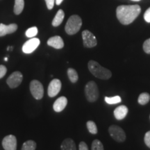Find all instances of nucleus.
Instances as JSON below:
<instances>
[{"instance_id":"nucleus-29","label":"nucleus","mask_w":150,"mask_h":150,"mask_svg":"<svg viewBox=\"0 0 150 150\" xmlns=\"http://www.w3.org/2000/svg\"><path fill=\"white\" fill-rule=\"evenodd\" d=\"M47 6L49 10H52L53 8L54 3H55V0H45Z\"/></svg>"},{"instance_id":"nucleus-9","label":"nucleus","mask_w":150,"mask_h":150,"mask_svg":"<svg viewBox=\"0 0 150 150\" xmlns=\"http://www.w3.org/2000/svg\"><path fill=\"white\" fill-rule=\"evenodd\" d=\"M40 41L36 38H32L27 40L22 46V52L25 54H31L35 51L40 45Z\"/></svg>"},{"instance_id":"nucleus-26","label":"nucleus","mask_w":150,"mask_h":150,"mask_svg":"<svg viewBox=\"0 0 150 150\" xmlns=\"http://www.w3.org/2000/svg\"><path fill=\"white\" fill-rule=\"evenodd\" d=\"M143 50L146 54H150V38H148L143 43Z\"/></svg>"},{"instance_id":"nucleus-31","label":"nucleus","mask_w":150,"mask_h":150,"mask_svg":"<svg viewBox=\"0 0 150 150\" xmlns=\"http://www.w3.org/2000/svg\"><path fill=\"white\" fill-rule=\"evenodd\" d=\"M79 150H88L87 144L85 142H81L79 145Z\"/></svg>"},{"instance_id":"nucleus-7","label":"nucleus","mask_w":150,"mask_h":150,"mask_svg":"<svg viewBox=\"0 0 150 150\" xmlns=\"http://www.w3.org/2000/svg\"><path fill=\"white\" fill-rule=\"evenodd\" d=\"M82 38L85 47L92 48L97 45V41L96 37L88 30H85L82 32Z\"/></svg>"},{"instance_id":"nucleus-5","label":"nucleus","mask_w":150,"mask_h":150,"mask_svg":"<svg viewBox=\"0 0 150 150\" xmlns=\"http://www.w3.org/2000/svg\"><path fill=\"white\" fill-rule=\"evenodd\" d=\"M108 132L112 139L118 142H122L126 140V134L120 127L111 125L108 128Z\"/></svg>"},{"instance_id":"nucleus-14","label":"nucleus","mask_w":150,"mask_h":150,"mask_svg":"<svg viewBox=\"0 0 150 150\" xmlns=\"http://www.w3.org/2000/svg\"><path fill=\"white\" fill-rule=\"evenodd\" d=\"M67 104V99L65 97H61L54 102L53 108L56 112H59L65 109Z\"/></svg>"},{"instance_id":"nucleus-24","label":"nucleus","mask_w":150,"mask_h":150,"mask_svg":"<svg viewBox=\"0 0 150 150\" xmlns=\"http://www.w3.org/2000/svg\"><path fill=\"white\" fill-rule=\"evenodd\" d=\"M38 28L36 27H33L28 29L27 31H26L25 34L27 37L29 38H34L38 34Z\"/></svg>"},{"instance_id":"nucleus-34","label":"nucleus","mask_w":150,"mask_h":150,"mask_svg":"<svg viewBox=\"0 0 150 150\" xmlns=\"http://www.w3.org/2000/svg\"><path fill=\"white\" fill-rule=\"evenodd\" d=\"M4 60L6 61H8V58L7 57H6V58H4Z\"/></svg>"},{"instance_id":"nucleus-22","label":"nucleus","mask_w":150,"mask_h":150,"mask_svg":"<svg viewBox=\"0 0 150 150\" xmlns=\"http://www.w3.org/2000/svg\"><path fill=\"white\" fill-rule=\"evenodd\" d=\"M105 102L107 103L108 104H119V103L121 102L122 99L120 96H114L112 97H106L104 98Z\"/></svg>"},{"instance_id":"nucleus-10","label":"nucleus","mask_w":150,"mask_h":150,"mask_svg":"<svg viewBox=\"0 0 150 150\" xmlns=\"http://www.w3.org/2000/svg\"><path fill=\"white\" fill-rule=\"evenodd\" d=\"M62 84L61 81L59 79H54L49 84L47 94L50 97H54L56 96L59 93L61 90Z\"/></svg>"},{"instance_id":"nucleus-6","label":"nucleus","mask_w":150,"mask_h":150,"mask_svg":"<svg viewBox=\"0 0 150 150\" xmlns=\"http://www.w3.org/2000/svg\"><path fill=\"white\" fill-rule=\"evenodd\" d=\"M30 91L35 99H41L44 95L42 84L38 80H33L30 83Z\"/></svg>"},{"instance_id":"nucleus-27","label":"nucleus","mask_w":150,"mask_h":150,"mask_svg":"<svg viewBox=\"0 0 150 150\" xmlns=\"http://www.w3.org/2000/svg\"><path fill=\"white\" fill-rule=\"evenodd\" d=\"M144 140H145V145L147 146L148 147L150 148V131H147L145 135V138H144Z\"/></svg>"},{"instance_id":"nucleus-19","label":"nucleus","mask_w":150,"mask_h":150,"mask_svg":"<svg viewBox=\"0 0 150 150\" xmlns=\"http://www.w3.org/2000/svg\"><path fill=\"white\" fill-rule=\"evenodd\" d=\"M67 73L69 79H70V81L72 83H74L77 81L79 79V75L77 72H76L74 69L69 68L68 70H67Z\"/></svg>"},{"instance_id":"nucleus-36","label":"nucleus","mask_w":150,"mask_h":150,"mask_svg":"<svg viewBox=\"0 0 150 150\" xmlns=\"http://www.w3.org/2000/svg\"><path fill=\"white\" fill-rule=\"evenodd\" d=\"M149 117H150V116H149Z\"/></svg>"},{"instance_id":"nucleus-23","label":"nucleus","mask_w":150,"mask_h":150,"mask_svg":"<svg viewBox=\"0 0 150 150\" xmlns=\"http://www.w3.org/2000/svg\"><path fill=\"white\" fill-rule=\"evenodd\" d=\"M86 125H87L88 130L91 134H97V127L96 124L93 121H88L87 123H86Z\"/></svg>"},{"instance_id":"nucleus-35","label":"nucleus","mask_w":150,"mask_h":150,"mask_svg":"<svg viewBox=\"0 0 150 150\" xmlns=\"http://www.w3.org/2000/svg\"><path fill=\"white\" fill-rule=\"evenodd\" d=\"M131 1H139L140 0H131Z\"/></svg>"},{"instance_id":"nucleus-17","label":"nucleus","mask_w":150,"mask_h":150,"mask_svg":"<svg viewBox=\"0 0 150 150\" xmlns=\"http://www.w3.org/2000/svg\"><path fill=\"white\" fill-rule=\"evenodd\" d=\"M64 17V11L60 9L53 19V21H52V25H53V27H59L60 24L63 22Z\"/></svg>"},{"instance_id":"nucleus-2","label":"nucleus","mask_w":150,"mask_h":150,"mask_svg":"<svg viewBox=\"0 0 150 150\" xmlns=\"http://www.w3.org/2000/svg\"><path fill=\"white\" fill-rule=\"evenodd\" d=\"M88 67L93 76L100 79L107 80L112 76V72L107 68L99 65L97 61H90L88 63Z\"/></svg>"},{"instance_id":"nucleus-32","label":"nucleus","mask_w":150,"mask_h":150,"mask_svg":"<svg viewBox=\"0 0 150 150\" xmlns=\"http://www.w3.org/2000/svg\"><path fill=\"white\" fill-rule=\"evenodd\" d=\"M63 0H55L56 5H58V6L61 4L63 2Z\"/></svg>"},{"instance_id":"nucleus-13","label":"nucleus","mask_w":150,"mask_h":150,"mask_svg":"<svg viewBox=\"0 0 150 150\" xmlns=\"http://www.w3.org/2000/svg\"><path fill=\"white\" fill-rule=\"evenodd\" d=\"M17 29H18V25L16 24H11L9 25L0 24V37L14 33L17 31Z\"/></svg>"},{"instance_id":"nucleus-3","label":"nucleus","mask_w":150,"mask_h":150,"mask_svg":"<svg viewBox=\"0 0 150 150\" xmlns=\"http://www.w3.org/2000/svg\"><path fill=\"white\" fill-rule=\"evenodd\" d=\"M82 26L81 18L77 15L70 17L65 24V30L68 35H74L79 31Z\"/></svg>"},{"instance_id":"nucleus-30","label":"nucleus","mask_w":150,"mask_h":150,"mask_svg":"<svg viewBox=\"0 0 150 150\" xmlns=\"http://www.w3.org/2000/svg\"><path fill=\"white\" fill-rule=\"evenodd\" d=\"M144 19L147 23H150V7L145 11L144 14Z\"/></svg>"},{"instance_id":"nucleus-16","label":"nucleus","mask_w":150,"mask_h":150,"mask_svg":"<svg viewBox=\"0 0 150 150\" xmlns=\"http://www.w3.org/2000/svg\"><path fill=\"white\" fill-rule=\"evenodd\" d=\"M61 150H76L74 140L71 138H66L63 140L61 145Z\"/></svg>"},{"instance_id":"nucleus-20","label":"nucleus","mask_w":150,"mask_h":150,"mask_svg":"<svg viewBox=\"0 0 150 150\" xmlns=\"http://www.w3.org/2000/svg\"><path fill=\"white\" fill-rule=\"evenodd\" d=\"M150 101V95L147 93H142L138 97V102L140 105H145Z\"/></svg>"},{"instance_id":"nucleus-4","label":"nucleus","mask_w":150,"mask_h":150,"mask_svg":"<svg viewBox=\"0 0 150 150\" xmlns=\"http://www.w3.org/2000/svg\"><path fill=\"white\" fill-rule=\"evenodd\" d=\"M85 94L87 100L90 102H95L98 99L99 96V89L95 81H89L86 85Z\"/></svg>"},{"instance_id":"nucleus-12","label":"nucleus","mask_w":150,"mask_h":150,"mask_svg":"<svg viewBox=\"0 0 150 150\" xmlns=\"http://www.w3.org/2000/svg\"><path fill=\"white\" fill-rule=\"evenodd\" d=\"M47 45L56 50H61L64 47V42L61 37L56 35V36H53L49 39L47 40Z\"/></svg>"},{"instance_id":"nucleus-8","label":"nucleus","mask_w":150,"mask_h":150,"mask_svg":"<svg viewBox=\"0 0 150 150\" xmlns=\"http://www.w3.org/2000/svg\"><path fill=\"white\" fill-rule=\"evenodd\" d=\"M22 79H23V76L22 73L19 71H16V72H13L8 76L6 80V83L11 88H16L22 83Z\"/></svg>"},{"instance_id":"nucleus-11","label":"nucleus","mask_w":150,"mask_h":150,"mask_svg":"<svg viewBox=\"0 0 150 150\" xmlns=\"http://www.w3.org/2000/svg\"><path fill=\"white\" fill-rule=\"evenodd\" d=\"M2 147L4 150H16V137L11 134L5 136L2 140Z\"/></svg>"},{"instance_id":"nucleus-33","label":"nucleus","mask_w":150,"mask_h":150,"mask_svg":"<svg viewBox=\"0 0 150 150\" xmlns=\"http://www.w3.org/2000/svg\"><path fill=\"white\" fill-rule=\"evenodd\" d=\"M11 47H10V46L8 47H7V50H11Z\"/></svg>"},{"instance_id":"nucleus-21","label":"nucleus","mask_w":150,"mask_h":150,"mask_svg":"<svg viewBox=\"0 0 150 150\" xmlns=\"http://www.w3.org/2000/svg\"><path fill=\"white\" fill-rule=\"evenodd\" d=\"M36 142L33 140H27L24 142L21 150H35Z\"/></svg>"},{"instance_id":"nucleus-1","label":"nucleus","mask_w":150,"mask_h":150,"mask_svg":"<svg viewBox=\"0 0 150 150\" xmlns=\"http://www.w3.org/2000/svg\"><path fill=\"white\" fill-rule=\"evenodd\" d=\"M140 11L139 5H121L116 9V16L121 24L128 25L136 20Z\"/></svg>"},{"instance_id":"nucleus-15","label":"nucleus","mask_w":150,"mask_h":150,"mask_svg":"<svg viewBox=\"0 0 150 150\" xmlns=\"http://www.w3.org/2000/svg\"><path fill=\"white\" fill-rule=\"evenodd\" d=\"M129 112L128 108L125 105H122L117 107L114 110V116L117 120H121L126 117Z\"/></svg>"},{"instance_id":"nucleus-28","label":"nucleus","mask_w":150,"mask_h":150,"mask_svg":"<svg viewBox=\"0 0 150 150\" xmlns=\"http://www.w3.org/2000/svg\"><path fill=\"white\" fill-rule=\"evenodd\" d=\"M7 72V68L3 65H0V79L3 78Z\"/></svg>"},{"instance_id":"nucleus-25","label":"nucleus","mask_w":150,"mask_h":150,"mask_svg":"<svg viewBox=\"0 0 150 150\" xmlns=\"http://www.w3.org/2000/svg\"><path fill=\"white\" fill-rule=\"evenodd\" d=\"M91 150H104V145L100 140L96 139L93 140L92 143Z\"/></svg>"},{"instance_id":"nucleus-18","label":"nucleus","mask_w":150,"mask_h":150,"mask_svg":"<svg viewBox=\"0 0 150 150\" xmlns=\"http://www.w3.org/2000/svg\"><path fill=\"white\" fill-rule=\"evenodd\" d=\"M24 6V0H15L14 13L16 15H20L22 12Z\"/></svg>"}]
</instances>
